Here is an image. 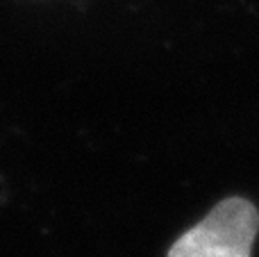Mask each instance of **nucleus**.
Segmentation results:
<instances>
[{"instance_id":"f257e3e1","label":"nucleus","mask_w":259,"mask_h":257,"mask_svg":"<svg viewBox=\"0 0 259 257\" xmlns=\"http://www.w3.org/2000/svg\"><path fill=\"white\" fill-rule=\"evenodd\" d=\"M259 230V212L246 198H225L187 230L166 257H250Z\"/></svg>"}]
</instances>
